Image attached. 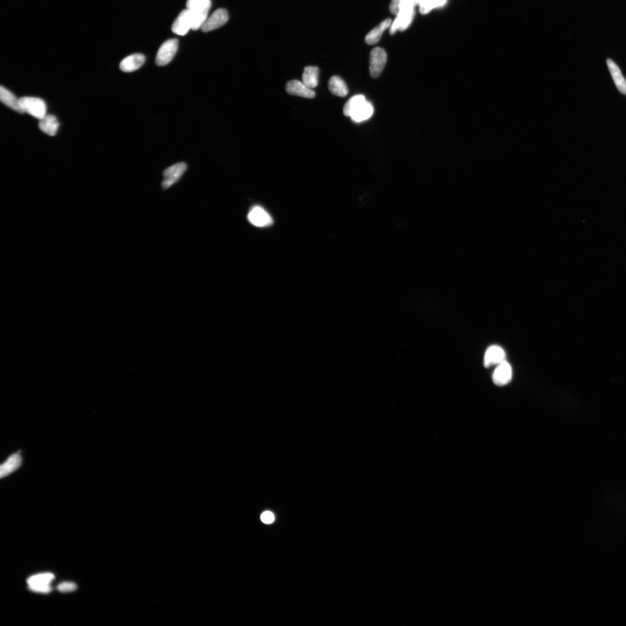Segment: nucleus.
<instances>
[{
    "mask_svg": "<svg viewBox=\"0 0 626 626\" xmlns=\"http://www.w3.org/2000/svg\"><path fill=\"white\" fill-rule=\"evenodd\" d=\"M512 376V367L505 360L497 366L494 374H493L492 379L496 385L503 387L511 381Z\"/></svg>",
    "mask_w": 626,
    "mask_h": 626,
    "instance_id": "9b49d317",
    "label": "nucleus"
},
{
    "mask_svg": "<svg viewBox=\"0 0 626 626\" xmlns=\"http://www.w3.org/2000/svg\"><path fill=\"white\" fill-rule=\"evenodd\" d=\"M319 68L316 66H307L304 68L302 75V82L308 88L312 89L319 83Z\"/></svg>",
    "mask_w": 626,
    "mask_h": 626,
    "instance_id": "412c9836",
    "label": "nucleus"
},
{
    "mask_svg": "<svg viewBox=\"0 0 626 626\" xmlns=\"http://www.w3.org/2000/svg\"><path fill=\"white\" fill-rule=\"evenodd\" d=\"M59 126L57 117L54 115L46 114L40 119L39 128L44 134L53 136L57 134Z\"/></svg>",
    "mask_w": 626,
    "mask_h": 626,
    "instance_id": "a211bd4d",
    "label": "nucleus"
},
{
    "mask_svg": "<svg viewBox=\"0 0 626 626\" xmlns=\"http://www.w3.org/2000/svg\"><path fill=\"white\" fill-rule=\"evenodd\" d=\"M392 25V19H387L381 22L378 27H376L369 33L366 37V43L369 45H374L378 42L381 38L382 34L386 29L389 28Z\"/></svg>",
    "mask_w": 626,
    "mask_h": 626,
    "instance_id": "aec40b11",
    "label": "nucleus"
},
{
    "mask_svg": "<svg viewBox=\"0 0 626 626\" xmlns=\"http://www.w3.org/2000/svg\"><path fill=\"white\" fill-rule=\"evenodd\" d=\"M387 54L381 48H375L371 51L370 59V72L372 78L376 79L381 75L387 62Z\"/></svg>",
    "mask_w": 626,
    "mask_h": 626,
    "instance_id": "39448f33",
    "label": "nucleus"
},
{
    "mask_svg": "<svg viewBox=\"0 0 626 626\" xmlns=\"http://www.w3.org/2000/svg\"><path fill=\"white\" fill-rule=\"evenodd\" d=\"M607 63L617 88L621 93L626 95V81L621 74L620 68L611 59H607Z\"/></svg>",
    "mask_w": 626,
    "mask_h": 626,
    "instance_id": "f3484780",
    "label": "nucleus"
},
{
    "mask_svg": "<svg viewBox=\"0 0 626 626\" xmlns=\"http://www.w3.org/2000/svg\"><path fill=\"white\" fill-rule=\"evenodd\" d=\"M187 168L186 163H177L167 168L163 173L162 187L164 189L168 188L179 181Z\"/></svg>",
    "mask_w": 626,
    "mask_h": 626,
    "instance_id": "423d86ee",
    "label": "nucleus"
},
{
    "mask_svg": "<svg viewBox=\"0 0 626 626\" xmlns=\"http://www.w3.org/2000/svg\"><path fill=\"white\" fill-rule=\"evenodd\" d=\"M178 44V40L175 38L164 42L158 51L156 58V65L158 66L168 65L177 53Z\"/></svg>",
    "mask_w": 626,
    "mask_h": 626,
    "instance_id": "20e7f679",
    "label": "nucleus"
},
{
    "mask_svg": "<svg viewBox=\"0 0 626 626\" xmlns=\"http://www.w3.org/2000/svg\"><path fill=\"white\" fill-rule=\"evenodd\" d=\"M145 59V56L141 54H135L128 56L120 63V69L126 73L134 71L139 69L143 65Z\"/></svg>",
    "mask_w": 626,
    "mask_h": 626,
    "instance_id": "4468645a",
    "label": "nucleus"
},
{
    "mask_svg": "<svg viewBox=\"0 0 626 626\" xmlns=\"http://www.w3.org/2000/svg\"><path fill=\"white\" fill-rule=\"evenodd\" d=\"M414 6L406 7L400 10L397 17L399 20L400 28L398 31L403 32L410 27L415 15Z\"/></svg>",
    "mask_w": 626,
    "mask_h": 626,
    "instance_id": "4be33fe9",
    "label": "nucleus"
},
{
    "mask_svg": "<svg viewBox=\"0 0 626 626\" xmlns=\"http://www.w3.org/2000/svg\"><path fill=\"white\" fill-rule=\"evenodd\" d=\"M22 462V457L19 452L12 454L0 467V477H5L19 469Z\"/></svg>",
    "mask_w": 626,
    "mask_h": 626,
    "instance_id": "2eb2a0df",
    "label": "nucleus"
},
{
    "mask_svg": "<svg viewBox=\"0 0 626 626\" xmlns=\"http://www.w3.org/2000/svg\"><path fill=\"white\" fill-rule=\"evenodd\" d=\"M77 588L76 584L74 582H65L61 583L57 587V589L62 593L71 592Z\"/></svg>",
    "mask_w": 626,
    "mask_h": 626,
    "instance_id": "b1692460",
    "label": "nucleus"
},
{
    "mask_svg": "<svg viewBox=\"0 0 626 626\" xmlns=\"http://www.w3.org/2000/svg\"><path fill=\"white\" fill-rule=\"evenodd\" d=\"M205 0H187L186 2V8L188 9H192L200 4L204 2Z\"/></svg>",
    "mask_w": 626,
    "mask_h": 626,
    "instance_id": "bb28decb",
    "label": "nucleus"
},
{
    "mask_svg": "<svg viewBox=\"0 0 626 626\" xmlns=\"http://www.w3.org/2000/svg\"><path fill=\"white\" fill-rule=\"evenodd\" d=\"M21 108L23 112L41 119L46 115V106L40 98L26 97L19 99Z\"/></svg>",
    "mask_w": 626,
    "mask_h": 626,
    "instance_id": "f03ea898",
    "label": "nucleus"
},
{
    "mask_svg": "<svg viewBox=\"0 0 626 626\" xmlns=\"http://www.w3.org/2000/svg\"><path fill=\"white\" fill-rule=\"evenodd\" d=\"M328 88L333 95L340 97H345L349 92L348 88L344 80L336 76H333L329 79Z\"/></svg>",
    "mask_w": 626,
    "mask_h": 626,
    "instance_id": "6ab92c4d",
    "label": "nucleus"
},
{
    "mask_svg": "<svg viewBox=\"0 0 626 626\" xmlns=\"http://www.w3.org/2000/svg\"><path fill=\"white\" fill-rule=\"evenodd\" d=\"M374 112V108L370 102L366 101L362 95L354 96L350 99L345 104L344 114L350 117L353 122L359 123L370 118Z\"/></svg>",
    "mask_w": 626,
    "mask_h": 626,
    "instance_id": "f257e3e1",
    "label": "nucleus"
},
{
    "mask_svg": "<svg viewBox=\"0 0 626 626\" xmlns=\"http://www.w3.org/2000/svg\"><path fill=\"white\" fill-rule=\"evenodd\" d=\"M419 6V12L422 14H427L434 8L442 7L447 0H417Z\"/></svg>",
    "mask_w": 626,
    "mask_h": 626,
    "instance_id": "5701e85b",
    "label": "nucleus"
},
{
    "mask_svg": "<svg viewBox=\"0 0 626 626\" xmlns=\"http://www.w3.org/2000/svg\"><path fill=\"white\" fill-rule=\"evenodd\" d=\"M286 91L290 95L305 98L311 99L316 96V93L312 89L308 88L303 82L298 80L289 81L286 85Z\"/></svg>",
    "mask_w": 626,
    "mask_h": 626,
    "instance_id": "ddd939ff",
    "label": "nucleus"
},
{
    "mask_svg": "<svg viewBox=\"0 0 626 626\" xmlns=\"http://www.w3.org/2000/svg\"><path fill=\"white\" fill-rule=\"evenodd\" d=\"M211 7V0H205L200 5L192 9H189L192 20V30L197 31L203 27L206 20L208 19V13Z\"/></svg>",
    "mask_w": 626,
    "mask_h": 626,
    "instance_id": "0eeeda50",
    "label": "nucleus"
},
{
    "mask_svg": "<svg viewBox=\"0 0 626 626\" xmlns=\"http://www.w3.org/2000/svg\"><path fill=\"white\" fill-rule=\"evenodd\" d=\"M251 224L256 227H263L273 224V220L269 213L264 209L256 206L251 209L248 215Z\"/></svg>",
    "mask_w": 626,
    "mask_h": 626,
    "instance_id": "9d476101",
    "label": "nucleus"
},
{
    "mask_svg": "<svg viewBox=\"0 0 626 626\" xmlns=\"http://www.w3.org/2000/svg\"><path fill=\"white\" fill-rule=\"evenodd\" d=\"M505 354L501 347L493 345L487 349L484 356V365L486 368L499 365L505 361Z\"/></svg>",
    "mask_w": 626,
    "mask_h": 626,
    "instance_id": "f8f14e48",
    "label": "nucleus"
},
{
    "mask_svg": "<svg viewBox=\"0 0 626 626\" xmlns=\"http://www.w3.org/2000/svg\"><path fill=\"white\" fill-rule=\"evenodd\" d=\"M401 0H392L390 6V11L393 15H397L400 12Z\"/></svg>",
    "mask_w": 626,
    "mask_h": 626,
    "instance_id": "a878e982",
    "label": "nucleus"
},
{
    "mask_svg": "<svg viewBox=\"0 0 626 626\" xmlns=\"http://www.w3.org/2000/svg\"><path fill=\"white\" fill-rule=\"evenodd\" d=\"M192 29L191 12L189 9L183 10L172 26L173 32L179 36H184Z\"/></svg>",
    "mask_w": 626,
    "mask_h": 626,
    "instance_id": "1a4fd4ad",
    "label": "nucleus"
},
{
    "mask_svg": "<svg viewBox=\"0 0 626 626\" xmlns=\"http://www.w3.org/2000/svg\"><path fill=\"white\" fill-rule=\"evenodd\" d=\"M55 579L52 573H44L35 574L28 579L29 588L34 592L50 593L52 591L50 584Z\"/></svg>",
    "mask_w": 626,
    "mask_h": 626,
    "instance_id": "7ed1b4c3",
    "label": "nucleus"
},
{
    "mask_svg": "<svg viewBox=\"0 0 626 626\" xmlns=\"http://www.w3.org/2000/svg\"><path fill=\"white\" fill-rule=\"evenodd\" d=\"M0 100H1L3 104L7 106L8 108L15 110L19 113H24L22 108H21L19 100L16 98L14 93L3 86L0 87Z\"/></svg>",
    "mask_w": 626,
    "mask_h": 626,
    "instance_id": "dca6fc26",
    "label": "nucleus"
},
{
    "mask_svg": "<svg viewBox=\"0 0 626 626\" xmlns=\"http://www.w3.org/2000/svg\"><path fill=\"white\" fill-rule=\"evenodd\" d=\"M260 518L261 521L267 524H272L274 521V519H275L274 514L269 511L263 513L261 515Z\"/></svg>",
    "mask_w": 626,
    "mask_h": 626,
    "instance_id": "393cba45",
    "label": "nucleus"
},
{
    "mask_svg": "<svg viewBox=\"0 0 626 626\" xmlns=\"http://www.w3.org/2000/svg\"><path fill=\"white\" fill-rule=\"evenodd\" d=\"M228 20V12L225 9L220 8L206 20L201 30L205 33L211 32L225 25Z\"/></svg>",
    "mask_w": 626,
    "mask_h": 626,
    "instance_id": "6e6552de",
    "label": "nucleus"
}]
</instances>
